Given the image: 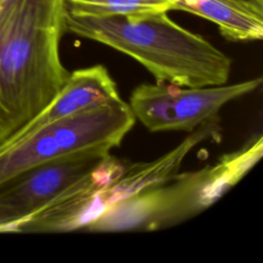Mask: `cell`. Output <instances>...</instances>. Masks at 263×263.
I'll return each mask as SVG.
<instances>
[{
  "mask_svg": "<svg viewBox=\"0 0 263 263\" xmlns=\"http://www.w3.org/2000/svg\"><path fill=\"white\" fill-rule=\"evenodd\" d=\"M65 0H0V147L40 114L70 71L60 42Z\"/></svg>",
  "mask_w": 263,
  "mask_h": 263,
  "instance_id": "6da1fadb",
  "label": "cell"
},
{
  "mask_svg": "<svg viewBox=\"0 0 263 263\" xmlns=\"http://www.w3.org/2000/svg\"><path fill=\"white\" fill-rule=\"evenodd\" d=\"M107 45L140 63L157 82L201 87L228 82L232 60L166 11L137 16H92L66 9L65 33Z\"/></svg>",
  "mask_w": 263,
  "mask_h": 263,
  "instance_id": "7a4b0ae2",
  "label": "cell"
},
{
  "mask_svg": "<svg viewBox=\"0 0 263 263\" xmlns=\"http://www.w3.org/2000/svg\"><path fill=\"white\" fill-rule=\"evenodd\" d=\"M262 135L215 163L177 174L170 181L146 188L110 206L86 224L83 232L156 231L180 224L205 211L259 161Z\"/></svg>",
  "mask_w": 263,
  "mask_h": 263,
  "instance_id": "3957f363",
  "label": "cell"
},
{
  "mask_svg": "<svg viewBox=\"0 0 263 263\" xmlns=\"http://www.w3.org/2000/svg\"><path fill=\"white\" fill-rule=\"evenodd\" d=\"M136 123L128 104L112 101L48 123L0 148V184L38 164L83 153H111Z\"/></svg>",
  "mask_w": 263,
  "mask_h": 263,
  "instance_id": "277c9868",
  "label": "cell"
},
{
  "mask_svg": "<svg viewBox=\"0 0 263 263\" xmlns=\"http://www.w3.org/2000/svg\"><path fill=\"white\" fill-rule=\"evenodd\" d=\"M262 77L232 84L201 87L164 82L141 83L130 96L128 106L136 119L150 132H188L217 119L228 102L259 88Z\"/></svg>",
  "mask_w": 263,
  "mask_h": 263,
  "instance_id": "5b68a950",
  "label": "cell"
},
{
  "mask_svg": "<svg viewBox=\"0 0 263 263\" xmlns=\"http://www.w3.org/2000/svg\"><path fill=\"white\" fill-rule=\"evenodd\" d=\"M108 154L83 153L58 158L33 166L1 183L0 233L18 232L31 217Z\"/></svg>",
  "mask_w": 263,
  "mask_h": 263,
  "instance_id": "8992f818",
  "label": "cell"
},
{
  "mask_svg": "<svg viewBox=\"0 0 263 263\" xmlns=\"http://www.w3.org/2000/svg\"><path fill=\"white\" fill-rule=\"evenodd\" d=\"M126 160L111 153L79 178L40 212L31 217L18 232H70L97 218L98 195L124 171Z\"/></svg>",
  "mask_w": 263,
  "mask_h": 263,
  "instance_id": "52a82bcc",
  "label": "cell"
},
{
  "mask_svg": "<svg viewBox=\"0 0 263 263\" xmlns=\"http://www.w3.org/2000/svg\"><path fill=\"white\" fill-rule=\"evenodd\" d=\"M120 99L117 84L105 66L98 64L77 69L70 72L67 82L52 102L1 147L17 142L55 120Z\"/></svg>",
  "mask_w": 263,
  "mask_h": 263,
  "instance_id": "ba28073f",
  "label": "cell"
},
{
  "mask_svg": "<svg viewBox=\"0 0 263 263\" xmlns=\"http://www.w3.org/2000/svg\"><path fill=\"white\" fill-rule=\"evenodd\" d=\"M172 10H182L214 23L233 42L263 38V2L259 0H166Z\"/></svg>",
  "mask_w": 263,
  "mask_h": 263,
  "instance_id": "9c48e42d",
  "label": "cell"
},
{
  "mask_svg": "<svg viewBox=\"0 0 263 263\" xmlns=\"http://www.w3.org/2000/svg\"><path fill=\"white\" fill-rule=\"evenodd\" d=\"M67 9L92 16H137L172 10L166 0H65Z\"/></svg>",
  "mask_w": 263,
  "mask_h": 263,
  "instance_id": "30bf717a",
  "label": "cell"
},
{
  "mask_svg": "<svg viewBox=\"0 0 263 263\" xmlns=\"http://www.w3.org/2000/svg\"><path fill=\"white\" fill-rule=\"evenodd\" d=\"M259 1H261V2H263V0H259Z\"/></svg>",
  "mask_w": 263,
  "mask_h": 263,
  "instance_id": "8fae6325",
  "label": "cell"
}]
</instances>
